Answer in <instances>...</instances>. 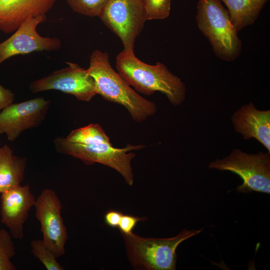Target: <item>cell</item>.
<instances>
[{
    "label": "cell",
    "mask_w": 270,
    "mask_h": 270,
    "mask_svg": "<svg viewBox=\"0 0 270 270\" xmlns=\"http://www.w3.org/2000/svg\"><path fill=\"white\" fill-rule=\"evenodd\" d=\"M36 200L28 184L20 185L1 194V222L13 238L24 237V225Z\"/></svg>",
    "instance_id": "12"
},
{
    "label": "cell",
    "mask_w": 270,
    "mask_h": 270,
    "mask_svg": "<svg viewBox=\"0 0 270 270\" xmlns=\"http://www.w3.org/2000/svg\"><path fill=\"white\" fill-rule=\"evenodd\" d=\"M123 213L121 212L110 210L104 214V222L106 225L112 228H118Z\"/></svg>",
    "instance_id": "24"
},
{
    "label": "cell",
    "mask_w": 270,
    "mask_h": 270,
    "mask_svg": "<svg viewBox=\"0 0 270 270\" xmlns=\"http://www.w3.org/2000/svg\"><path fill=\"white\" fill-rule=\"evenodd\" d=\"M227 8L230 19L238 32L252 24L269 0H220Z\"/></svg>",
    "instance_id": "16"
},
{
    "label": "cell",
    "mask_w": 270,
    "mask_h": 270,
    "mask_svg": "<svg viewBox=\"0 0 270 270\" xmlns=\"http://www.w3.org/2000/svg\"><path fill=\"white\" fill-rule=\"evenodd\" d=\"M231 120L235 132L244 140H256L270 153V110H259L251 102L236 110Z\"/></svg>",
    "instance_id": "13"
},
{
    "label": "cell",
    "mask_w": 270,
    "mask_h": 270,
    "mask_svg": "<svg viewBox=\"0 0 270 270\" xmlns=\"http://www.w3.org/2000/svg\"><path fill=\"white\" fill-rule=\"evenodd\" d=\"M76 12L89 16H99L108 0H66Z\"/></svg>",
    "instance_id": "20"
},
{
    "label": "cell",
    "mask_w": 270,
    "mask_h": 270,
    "mask_svg": "<svg viewBox=\"0 0 270 270\" xmlns=\"http://www.w3.org/2000/svg\"><path fill=\"white\" fill-rule=\"evenodd\" d=\"M26 159L16 156L7 144L0 148V193L20 185Z\"/></svg>",
    "instance_id": "15"
},
{
    "label": "cell",
    "mask_w": 270,
    "mask_h": 270,
    "mask_svg": "<svg viewBox=\"0 0 270 270\" xmlns=\"http://www.w3.org/2000/svg\"><path fill=\"white\" fill-rule=\"evenodd\" d=\"M14 100V93L0 84V112L13 103Z\"/></svg>",
    "instance_id": "23"
},
{
    "label": "cell",
    "mask_w": 270,
    "mask_h": 270,
    "mask_svg": "<svg viewBox=\"0 0 270 270\" xmlns=\"http://www.w3.org/2000/svg\"><path fill=\"white\" fill-rule=\"evenodd\" d=\"M196 10L197 26L215 55L224 61H234L241 54L242 42L221 0H198Z\"/></svg>",
    "instance_id": "3"
},
{
    "label": "cell",
    "mask_w": 270,
    "mask_h": 270,
    "mask_svg": "<svg viewBox=\"0 0 270 270\" xmlns=\"http://www.w3.org/2000/svg\"><path fill=\"white\" fill-rule=\"evenodd\" d=\"M208 167L221 171H229L242 180L238 186V192H256L270 194V153L260 152L248 154L238 148L222 159L211 162Z\"/></svg>",
    "instance_id": "6"
},
{
    "label": "cell",
    "mask_w": 270,
    "mask_h": 270,
    "mask_svg": "<svg viewBox=\"0 0 270 270\" xmlns=\"http://www.w3.org/2000/svg\"><path fill=\"white\" fill-rule=\"evenodd\" d=\"M146 220V218H140L123 214L118 228L121 234H129L132 232V230L138 222Z\"/></svg>",
    "instance_id": "22"
},
{
    "label": "cell",
    "mask_w": 270,
    "mask_h": 270,
    "mask_svg": "<svg viewBox=\"0 0 270 270\" xmlns=\"http://www.w3.org/2000/svg\"><path fill=\"white\" fill-rule=\"evenodd\" d=\"M98 17L120 38L124 50L134 52L136 40L147 20L142 0H108Z\"/></svg>",
    "instance_id": "7"
},
{
    "label": "cell",
    "mask_w": 270,
    "mask_h": 270,
    "mask_svg": "<svg viewBox=\"0 0 270 270\" xmlns=\"http://www.w3.org/2000/svg\"><path fill=\"white\" fill-rule=\"evenodd\" d=\"M68 66L32 82L33 93L56 90L71 94L80 101L90 102L98 94L94 82L87 69L76 64L67 62Z\"/></svg>",
    "instance_id": "9"
},
{
    "label": "cell",
    "mask_w": 270,
    "mask_h": 270,
    "mask_svg": "<svg viewBox=\"0 0 270 270\" xmlns=\"http://www.w3.org/2000/svg\"><path fill=\"white\" fill-rule=\"evenodd\" d=\"M32 254L38 258L48 270H63L52 252L44 244L43 240H33L30 242Z\"/></svg>",
    "instance_id": "19"
},
{
    "label": "cell",
    "mask_w": 270,
    "mask_h": 270,
    "mask_svg": "<svg viewBox=\"0 0 270 270\" xmlns=\"http://www.w3.org/2000/svg\"><path fill=\"white\" fill-rule=\"evenodd\" d=\"M66 138L70 142L82 144L110 140L104 130L98 124H91L74 130Z\"/></svg>",
    "instance_id": "17"
},
{
    "label": "cell",
    "mask_w": 270,
    "mask_h": 270,
    "mask_svg": "<svg viewBox=\"0 0 270 270\" xmlns=\"http://www.w3.org/2000/svg\"><path fill=\"white\" fill-rule=\"evenodd\" d=\"M54 144L58 153L80 159L86 164L99 163L114 168L130 186L134 183V177L131 162L136 154L128 152L145 146L127 144L124 148H120L113 146L110 140L82 144L70 142L64 137L54 138Z\"/></svg>",
    "instance_id": "5"
},
{
    "label": "cell",
    "mask_w": 270,
    "mask_h": 270,
    "mask_svg": "<svg viewBox=\"0 0 270 270\" xmlns=\"http://www.w3.org/2000/svg\"><path fill=\"white\" fill-rule=\"evenodd\" d=\"M118 72L140 94L150 96L156 92L164 94L174 106L181 104L186 96V86L160 62L154 65L139 60L134 52L122 50L116 57Z\"/></svg>",
    "instance_id": "1"
},
{
    "label": "cell",
    "mask_w": 270,
    "mask_h": 270,
    "mask_svg": "<svg viewBox=\"0 0 270 270\" xmlns=\"http://www.w3.org/2000/svg\"><path fill=\"white\" fill-rule=\"evenodd\" d=\"M57 0H0V30L16 31L28 18L44 16Z\"/></svg>",
    "instance_id": "14"
},
{
    "label": "cell",
    "mask_w": 270,
    "mask_h": 270,
    "mask_svg": "<svg viewBox=\"0 0 270 270\" xmlns=\"http://www.w3.org/2000/svg\"><path fill=\"white\" fill-rule=\"evenodd\" d=\"M202 230L203 228L198 230L184 228L178 235L169 238H146L133 232L122 234L128 258L134 269L174 270L178 245Z\"/></svg>",
    "instance_id": "4"
},
{
    "label": "cell",
    "mask_w": 270,
    "mask_h": 270,
    "mask_svg": "<svg viewBox=\"0 0 270 270\" xmlns=\"http://www.w3.org/2000/svg\"><path fill=\"white\" fill-rule=\"evenodd\" d=\"M16 254L12 237L10 232L0 228V270H15L12 259Z\"/></svg>",
    "instance_id": "18"
},
{
    "label": "cell",
    "mask_w": 270,
    "mask_h": 270,
    "mask_svg": "<svg viewBox=\"0 0 270 270\" xmlns=\"http://www.w3.org/2000/svg\"><path fill=\"white\" fill-rule=\"evenodd\" d=\"M50 102L44 97L12 103L0 112V134L14 141L24 130L40 126L44 120Z\"/></svg>",
    "instance_id": "10"
},
{
    "label": "cell",
    "mask_w": 270,
    "mask_h": 270,
    "mask_svg": "<svg viewBox=\"0 0 270 270\" xmlns=\"http://www.w3.org/2000/svg\"><path fill=\"white\" fill-rule=\"evenodd\" d=\"M87 70L94 79L97 94L124 106L135 122H142L156 112L154 102L141 96L115 71L107 52L93 51Z\"/></svg>",
    "instance_id": "2"
},
{
    "label": "cell",
    "mask_w": 270,
    "mask_h": 270,
    "mask_svg": "<svg viewBox=\"0 0 270 270\" xmlns=\"http://www.w3.org/2000/svg\"><path fill=\"white\" fill-rule=\"evenodd\" d=\"M147 20H163L170 13L171 0H142Z\"/></svg>",
    "instance_id": "21"
},
{
    "label": "cell",
    "mask_w": 270,
    "mask_h": 270,
    "mask_svg": "<svg viewBox=\"0 0 270 270\" xmlns=\"http://www.w3.org/2000/svg\"><path fill=\"white\" fill-rule=\"evenodd\" d=\"M34 206L44 244L56 258L62 256L68 234L61 216L62 206L58 196L52 189L46 188L36 200Z\"/></svg>",
    "instance_id": "8"
},
{
    "label": "cell",
    "mask_w": 270,
    "mask_h": 270,
    "mask_svg": "<svg viewBox=\"0 0 270 270\" xmlns=\"http://www.w3.org/2000/svg\"><path fill=\"white\" fill-rule=\"evenodd\" d=\"M46 18V15L28 18L13 34L0 43V64L16 55L59 50L62 42L58 38L42 36L36 30L38 25Z\"/></svg>",
    "instance_id": "11"
}]
</instances>
